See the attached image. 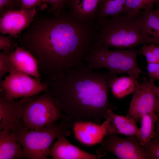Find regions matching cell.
<instances>
[{"instance_id":"cell-24","label":"cell","mask_w":159,"mask_h":159,"mask_svg":"<svg viewBox=\"0 0 159 159\" xmlns=\"http://www.w3.org/2000/svg\"><path fill=\"white\" fill-rule=\"evenodd\" d=\"M69 0H43V2L48 7L49 12L57 16L66 9Z\"/></svg>"},{"instance_id":"cell-31","label":"cell","mask_w":159,"mask_h":159,"mask_svg":"<svg viewBox=\"0 0 159 159\" xmlns=\"http://www.w3.org/2000/svg\"><path fill=\"white\" fill-rule=\"evenodd\" d=\"M148 46L152 51L159 63V45L151 44Z\"/></svg>"},{"instance_id":"cell-32","label":"cell","mask_w":159,"mask_h":159,"mask_svg":"<svg viewBox=\"0 0 159 159\" xmlns=\"http://www.w3.org/2000/svg\"><path fill=\"white\" fill-rule=\"evenodd\" d=\"M156 114L157 118L156 124V128L155 135L152 140L159 142V114Z\"/></svg>"},{"instance_id":"cell-9","label":"cell","mask_w":159,"mask_h":159,"mask_svg":"<svg viewBox=\"0 0 159 159\" xmlns=\"http://www.w3.org/2000/svg\"><path fill=\"white\" fill-rule=\"evenodd\" d=\"M48 88L47 85L14 69L0 81V90H4L6 97L11 100L33 97Z\"/></svg>"},{"instance_id":"cell-21","label":"cell","mask_w":159,"mask_h":159,"mask_svg":"<svg viewBox=\"0 0 159 159\" xmlns=\"http://www.w3.org/2000/svg\"><path fill=\"white\" fill-rule=\"evenodd\" d=\"M126 0H102L96 14L98 20L123 14Z\"/></svg>"},{"instance_id":"cell-16","label":"cell","mask_w":159,"mask_h":159,"mask_svg":"<svg viewBox=\"0 0 159 159\" xmlns=\"http://www.w3.org/2000/svg\"><path fill=\"white\" fill-rule=\"evenodd\" d=\"M102 0H69L66 8L73 16L81 22L95 20Z\"/></svg>"},{"instance_id":"cell-1","label":"cell","mask_w":159,"mask_h":159,"mask_svg":"<svg viewBox=\"0 0 159 159\" xmlns=\"http://www.w3.org/2000/svg\"><path fill=\"white\" fill-rule=\"evenodd\" d=\"M50 13L38 11L16 39L35 58L42 82L47 84L85 63L100 27L96 20L80 21L66 9L57 16Z\"/></svg>"},{"instance_id":"cell-10","label":"cell","mask_w":159,"mask_h":159,"mask_svg":"<svg viewBox=\"0 0 159 159\" xmlns=\"http://www.w3.org/2000/svg\"><path fill=\"white\" fill-rule=\"evenodd\" d=\"M38 9L35 8L7 11L0 15V33L16 39L33 21Z\"/></svg>"},{"instance_id":"cell-27","label":"cell","mask_w":159,"mask_h":159,"mask_svg":"<svg viewBox=\"0 0 159 159\" xmlns=\"http://www.w3.org/2000/svg\"><path fill=\"white\" fill-rule=\"evenodd\" d=\"M13 69L7 53L1 51L0 53V81L7 73Z\"/></svg>"},{"instance_id":"cell-34","label":"cell","mask_w":159,"mask_h":159,"mask_svg":"<svg viewBox=\"0 0 159 159\" xmlns=\"http://www.w3.org/2000/svg\"><path fill=\"white\" fill-rule=\"evenodd\" d=\"M157 5V8L154 10L156 14L159 15V1L156 3Z\"/></svg>"},{"instance_id":"cell-6","label":"cell","mask_w":159,"mask_h":159,"mask_svg":"<svg viewBox=\"0 0 159 159\" xmlns=\"http://www.w3.org/2000/svg\"><path fill=\"white\" fill-rule=\"evenodd\" d=\"M64 116L59 103L48 88L24 103L21 107L23 127L32 130H41Z\"/></svg>"},{"instance_id":"cell-30","label":"cell","mask_w":159,"mask_h":159,"mask_svg":"<svg viewBox=\"0 0 159 159\" xmlns=\"http://www.w3.org/2000/svg\"><path fill=\"white\" fill-rule=\"evenodd\" d=\"M146 69L150 77L159 80V63L148 64Z\"/></svg>"},{"instance_id":"cell-29","label":"cell","mask_w":159,"mask_h":159,"mask_svg":"<svg viewBox=\"0 0 159 159\" xmlns=\"http://www.w3.org/2000/svg\"><path fill=\"white\" fill-rule=\"evenodd\" d=\"M141 47L142 49L141 54L145 57L148 64L159 63L148 45H147L146 44H144Z\"/></svg>"},{"instance_id":"cell-26","label":"cell","mask_w":159,"mask_h":159,"mask_svg":"<svg viewBox=\"0 0 159 159\" xmlns=\"http://www.w3.org/2000/svg\"><path fill=\"white\" fill-rule=\"evenodd\" d=\"M21 0H0V15L8 11L21 9Z\"/></svg>"},{"instance_id":"cell-15","label":"cell","mask_w":159,"mask_h":159,"mask_svg":"<svg viewBox=\"0 0 159 159\" xmlns=\"http://www.w3.org/2000/svg\"><path fill=\"white\" fill-rule=\"evenodd\" d=\"M105 119L107 122L108 131L111 133L127 136H136L139 134V128L136 122L127 116L115 113L113 110H109Z\"/></svg>"},{"instance_id":"cell-7","label":"cell","mask_w":159,"mask_h":159,"mask_svg":"<svg viewBox=\"0 0 159 159\" xmlns=\"http://www.w3.org/2000/svg\"><path fill=\"white\" fill-rule=\"evenodd\" d=\"M96 150L98 159L110 153L120 159H148L136 136L122 138L107 131Z\"/></svg>"},{"instance_id":"cell-13","label":"cell","mask_w":159,"mask_h":159,"mask_svg":"<svg viewBox=\"0 0 159 159\" xmlns=\"http://www.w3.org/2000/svg\"><path fill=\"white\" fill-rule=\"evenodd\" d=\"M7 54L13 69L42 82L38 62L29 51L17 44L13 52Z\"/></svg>"},{"instance_id":"cell-3","label":"cell","mask_w":159,"mask_h":159,"mask_svg":"<svg viewBox=\"0 0 159 159\" xmlns=\"http://www.w3.org/2000/svg\"><path fill=\"white\" fill-rule=\"evenodd\" d=\"M96 20L100 27L96 42L105 47L124 49L142 44H155L139 14L135 16L123 14Z\"/></svg>"},{"instance_id":"cell-5","label":"cell","mask_w":159,"mask_h":159,"mask_svg":"<svg viewBox=\"0 0 159 159\" xmlns=\"http://www.w3.org/2000/svg\"><path fill=\"white\" fill-rule=\"evenodd\" d=\"M141 51V47L110 50L103 47L100 42H96L84 61L91 69L105 68L117 74L126 73L138 79L142 71L137 59Z\"/></svg>"},{"instance_id":"cell-20","label":"cell","mask_w":159,"mask_h":159,"mask_svg":"<svg viewBox=\"0 0 159 159\" xmlns=\"http://www.w3.org/2000/svg\"><path fill=\"white\" fill-rule=\"evenodd\" d=\"M157 118L155 112L150 113L141 117V126L137 137L141 146L152 140L155 135Z\"/></svg>"},{"instance_id":"cell-11","label":"cell","mask_w":159,"mask_h":159,"mask_svg":"<svg viewBox=\"0 0 159 159\" xmlns=\"http://www.w3.org/2000/svg\"><path fill=\"white\" fill-rule=\"evenodd\" d=\"M32 97L9 99L6 97L4 90H0V130L14 126L23 127L21 118L22 106Z\"/></svg>"},{"instance_id":"cell-23","label":"cell","mask_w":159,"mask_h":159,"mask_svg":"<svg viewBox=\"0 0 159 159\" xmlns=\"http://www.w3.org/2000/svg\"><path fill=\"white\" fill-rule=\"evenodd\" d=\"M18 44L16 39L13 36L9 35H0V50L6 53L13 52Z\"/></svg>"},{"instance_id":"cell-8","label":"cell","mask_w":159,"mask_h":159,"mask_svg":"<svg viewBox=\"0 0 159 159\" xmlns=\"http://www.w3.org/2000/svg\"><path fill=\"white\" fill-rule=\"evenodd\" d=\"M141 82H138L130 103L127 116L138 122L143 115L152 112L159 114L155 79L143 77Z\"/></svg>"},{"instance_id":"cell-22","label":"cell","mask_w":159,"mask_h":159,"mask_svg":"<svg viewBox=\"0 0 159 159\" xmlns=\"http://www.w3.org/2000/svg\"><path fill=\"white\" fill-rule=\"evenodd\" d=\"M159 1V0H126L123 14L138 16L142 9L153 6L154 4Z\"/></svg>"},{"instance_id":"cell-14","label":"cell","mask_w":159,"mask_h":159,"mask_svg":"<svg viewBox=\"0 0 159 159\" xmlns=\"http://www.w3.org/2000/svg\"><path fill=\"white\" fill-rule=\"evenodd\" d=\"M61 135L50 148L49 156L53 159H97V155L87 152L71 143Z\"/></svg>"},{"instance_id":"cell-2","label":"cell","mask_w":159,"mask_h":159,"mask_svg":"<svg viewBox=\"0 0 159 159\" xmlns=\"http://www.w3.org/2000/svg\"><path fill=\"white\" fill-rule=\"evenodd\" d=\"M117 76L109 70L102 72L90 68L85 63L47 85L65 117L71 122L101 124L109 110H117L108 98L110 82Z\"/></svg>"},{"instance_id":"cell-12","label":"cell","mask_w":159,"mask_h":159,"mask_svg":"<svg viewBox=\"0 0 159 159\" xmlns=\"http://www.w3.org/2000/svg\"><path fill=\"white\" fill-rule=\"evenodd\" d=\"M73 131L77 140L87 146L100 144L108 131L106 120L101 124L90 121H78L74 122Z\"/></svg>"},{"instance_id":"cell-19","label":"cell","mask_w":159,"mask_h":159,"mask_svg":"<svg viewBox=\"0 0 159 159\" xmlns=\"http://www.w3.org/2000/svg\"><path fill=\"white\" fill-rule=\"evenodd\" d=\"M153 6L147 7L140 11L142 18L148 34L152 38L155 44L159 45V15L153 9Z\"/></svg>"},{"instance_id":"cell-18","label":"cell","mask_w":159,"mask_h":159,"mask_svg":"<svg viewBox=\"0 0 159 159\" xmlns=\"http://www.w3.org/2000/svg\"><path fill=\"white\" fill-rule=\"evenodd\" d=\"M138 79L130 76L114 77L109 86L112 94L117 98H121L133 93L138 82Z\"/></svg>"},{"instance_id":"cell-17","label":"cell","mask_w":159,"mask_h":159,"mask_svg":"<svg viewBox=\"0 0 159 159\" xmlns=\"http://www.w3.org/2000/svg\"><path fill=\"white\" fill-rule=\"evenodd\" d=\"M26 158L23 149L10 128L0 131V159Z\"/></svg>"},{"instance_id":"cell-28","label":"cell","mask_w":159,"mask_h":159,"mask_svg":"<svg viewBox=\"0 0 159 159\" xmlns=\"http://www.w3.org/2000/svg\"><path fill=\"white\" fill-rule=\"evenodd\" d=\"M21 9L37 8L41 11L48 8L43 2V0H21Z\"/></svg>"},{"instance_id":"cell-4","label":"cell","mask_w":159,"mask_h":159,"mask_svg":"<svg viewBox=\"0 0 159 159\" xmlns=\"http://www.w3.org/2000/svg\"><path fill=\"white\" fill-rule=\"evenodd\" d=\"M73 126L72 122L65 117L59 123L51 124L40 130L21 126L10 128L22 147L26 158L47 159L54 141L59 136H69Z\"/></svg>"},{"instance_id":"cell-33","label":"cell","mask_w":159,"mask_h":159,"mask_svg":"<svg viewBox=\"0 0 159 159\" xmlns=\"http://www.w3.org/2000/svg\"><path fill=\"white\" fill-rule=\"evenodd\" d=\"M156 91L159 103V86H156Z\"/></svg>"},{"instance_id":"cell-25","label":"cell","mask_w":159,"mask_h":159,"mask_svg":"<svg viewBox=\"0 0 159 159\" xmlns=\"http://www.w3.org/2000/svg\"><path fill=\"white\" fill-rule=\"evenodd\" d=\"M145 151L148 159H159V142L152 140L141 146Z\"/></svg>"}]
</instances>
